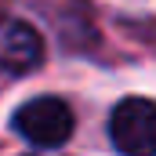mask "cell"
<instances>
[{"label": "cell", "instance_id": "obj_1", "mask_svg": "<svg viewBox=\"0 0 156 156\" xmlns=\"http://www.w3.org/2000/svg\"><path fill=\"white\" fill-rule=\"evenodd\" d=\"M11 123L26 142H33L40 149H55V145H66L73 134V109L55 94H40L33 102L18 105Z\"/></svg>", "mask_w": 156, "mask_h": 156}, {"label": "cell", "instance_id": "obj_2", "mask_svg": "<svg viewBox=\"0 0 156 156\" xmlns=\"http://www.w3.org/2000/svg\"><path fill=\"white\" fill-rule=\"evenodd\" d=\"M109 138L123 156H156V102L123 98L109 116Z\"/></svg>", "mask_w": 156, "mask_h": 156}, {"label": "cell", "instance_id": "obj_3", "mask_svg": "<svg viewBox=\"0 0 156 156\" xmlns=\"http://www.w3.org/2000/svg\"><path fill=\"white\" fill-rule=\"evenodd\" d=\"M40 58H44L40 33L29 22H22L0 7V73H11V76L33 73L40 66Z\"/></svg>", "mask_w": 156, "mask_h": 156}]
</instances>
